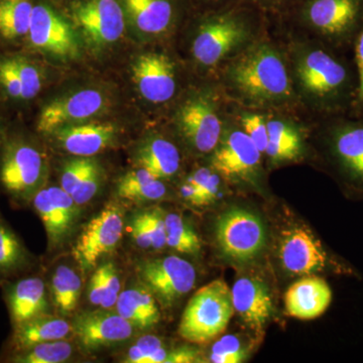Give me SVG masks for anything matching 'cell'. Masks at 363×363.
<instances>
[{"mask_svg": "<svg viewBox=\"0 0 363 363\" xmlns=\"http://www.w3.org/2000/svg\"><path fill=\"white\" fill-rule=\"evenodd\" d=\"M247 26L233 16H215L200 25L192 42V54L200 66L219 65L250 38Z\"/></svg>", "mask_w": 363, "mask_h": 363, "instance_id": "cell-12", "label": "cell"}, {"mask_svg": "<svg viewBox=\"0 0 363 363\" xmlns=\"http://www.w3.org/2000/svg\"><path fill=\"white\" fill-rule=\"evenodd\" d=\"M69 13L84 50L95 56L123 40L126 21L121 0H73Z\"/></svg>", "mask_w": 363, "mask_h": 363, "instance_id": "cell-7", "label": "cell"}, {"mask_svg": "<svg viewBox=\"0 0 363 363\" xmlns=\"http://www.w3.org/2000/svg\"><path fill=\"white\" fill-rule=\"evenodd\" d=\"M247 358V350L240 339L233 335L223 336L214 344L210 359L214 363H240Z\"/></svg>", "mask_w": 363, "mask_h": 363, "instance_id": "cell-35", "label": "cell"}, {"mask_svg": "<svg viewBox=\"0 0 363 363\" xmlns=\"http://www.w3.org/2000/svg\"><path fill=\"white\" fill-rule=\"evenodd\" d=\"M269 143L266 154L274 162L293 161L302 152V138L297 128L281 119L267 121Z\"/></svg>", "mask_w": 363, "mask_h": 363, "instance_id": "cell-30", "label": "cell"}, {"mask_svg": "<svg viewBox=\"0 0 363 363\" xmlns=\"http://www.w3.org/2000/svg\"><path fill=\"white\" fill-rule=\"evenodd\" d=\"M162 346H164L162 341L156 336H143L138 339L135 345L131 346L128 350L125 362L150 363L155 353Z\"/></svg>", "mask_w": 363, "mask_h": 363, "instance_id": "cell-40", "label": "cell"}, {"mask_svg": "<svg viewBox=\"0 0 363 363\" xmlns=\"http://www.w3.org/2000/svg\"><path fill=\"white\" fill-rule=\"evenodd\" d=\"M119 133L116 123L97 119L63 126L48 138L56 140L59 147L72 156L92 157L113 147Z\"/></svg>", "mask_w": 363, "mask_h": 363, "instance_id": "cell-17", "label": "cell"}, {"mask_svg": "<svg viewBox=\"0 0 363 363\" xmlns=\"http://www.w3.org/2000/svg\"><path fill=\"white\" fill-rule=\"evenodd\" d=\"M72 330L85 350H94L128 340L133 336V326L118 313L102 308L79 314Z\"/></svg>", "mask_w": 363, "mask_h": 363, "instance_id": "cell-18", "label": "cell"}, {"mask_svg": "<svg viewBox=\"0 0 363 363\" xmlns=\"http://www.w3.org/2000/svg\"><path fill=\"white\" fill-rule=\"evenodd\" d=\"M295 75L303 93L320 111L331 117L352 108L357 96V71L323 45H310L298 52Z\"/></svg>", "mask_w": 363, "mask_h": 363, "instance_id": "cell-1", "label": "cell"}, {"mask_svg": "<svg viewBox=\"0 0 363 363\" xmlns=\"http://www.w3.org/2000/svg\"><path fill=\"white\" fill-rule=\"evenodd\" d=\"M130 233L133 240H135L138 247L143 248V250L152 248V238H150L149 230H147L140 215H138L133 219L130 227Z\"/></svg>", "mask_w": 363, "mask_h": 363, "instance_id": "cell-45", "label": "cell"}, {"mask_svg": "<svg viewBox=\"0 0 363 363\" xmlns=\"http://www.w3.org/2000/svg\"><path fill=\"white\" fill-rule=\"evenodd\" d=\"M357 71V89L351 112L353 116H363V23L353 44Z\"/></svg>", "mask_w": 363, "mask_h": 363, "instance_id": "cell-42", "label": "cell"}, {"mask_svg": "<svg viewBox=\"0 0 363 363\" xmlns=\"http://www.w3.org/2000/svg\"><path fill=\"white\" fill-rule=\"evenodd\" d=\"M71 330V325L66 320L45 313L13 327L11 350L13 352H16L37 344L66 339Z\"/></svg>", "mask_w": 363, "mask_h": 363, "instance_id": "cell-26", "label": "cell"}, {"mask_svg": "<svg viewBox=\"0 0 363 363\" xmlns=\"http://www.w3.org/2000/svg\"><path fill=\"white\" fill-rule=\"evenodd\" d=\"M123 233V211L108 205L93 217L73 247V257L83 269L96 266L98 260L117 247Z\"/></svg>", "mask_w": 363, "mask_h": 363, "instance_id": "cell-15", "label": "cell"}, {"mask_svg": "<svg viewBox=\"0 0 363 363\" xmlns=\"http://www.w3.org/2000/svg\"><path fill=\"white\" fill-rule=\"evenodd\" d=\"M95 162L92 157H76L66 162L60 179L61 187L72 196Z\"/></svg>", "mask_w": 363, "mask_h": 363, "instance_id": "cell-36", "label": "cell"}, {"mask_svg": "<svg viewBox=\"0 0 363 363\" xmlns=\"http://www.w3.org/2000/svg\"><path fill=\"white\" fill-rule=\"evenodd\" d=\"M108 264H102L98 267L92 278H91L89 284V300L91 304L94 306L101 305L106 291V276Z\"/></svg>", "mask_w": 363, "mask_h": 363, "instance_id": "cell-44", "label": "cell"}, {"mask_svg": "<svg viewBox=\"0 0 363 363\" xmlns=\"http://www.w3.org/2000/svg\"><path fill=\"white\" fill-rule=\"evenodd\" d=\"M30 264V255L18 236L0 217V276L18 274Z\"/></svg>", "mask_w": 363, "mask_h": 363, "instance_id": "cell-32", "label": "cell"}, {"mask_svg": "<svg viewBox=\"0 0 363 363\" xmlns=\"http://www.w3.org/2000/svg\"><path fill=\"white\" fill-rule=\"evenodd\" d=\"M199 359L198 350L188 346H183V347L168 351L164 363H192L199 362Z\"/></svg>", "mask_w": 363, "mask_h": 363, "instance_id": "cell-46", "label": "cell"}, {"mask_svg": "<svg viewBox=\"0 0 363 363\" xmlns=\"http://www.w3.org/2000/svg\"><path fill=\"white\" fill-rule=\"evenodd\" d=\"M121 281H119L116 267L111 262H108L106 276V291H105L104 298L100 307L106 310L114 307L116 305L117 300H118L119 295H121Z\"/></svg>", "mask_w": 363, "mask_h": 363, "instance_id": "cell-43", "label": "cell"}, {"mask_svg": "<svg viewBox=\"0 0 363 363\" xmlns=\"http://www.w3.org/2000/svg\"><path fill=\"white\" fill-rule=\"evenodd\" d=\"M113 105L111 91L104 85L76 86L45 99L35 116L38 135L49 136L63 126L97 121Z\"/></svg>", "mask_w": 363, "mask_h": 363, "instance_id": "cell-4", "label": "cell"}, {"mask_svg": "<svg viewBox=\"0 0 363 363\" xmlns=\"http://www.w3.org/2000/svg\"><path fill=\"white\" fill-rule=\"evenodd\" d=\"M227 79L238 94L252 104H279L292 98V80L285 61L269 45L245 50L229 67Z\"/></svg>", "mask_w": 363, "mask_h": 363, "instance_id": "cell-2", "label": "cell"}, {"mask_svg": "<svg viewBox=\"0 0 363 363\" xmlns=\"http://www.w3.org/2000/svg\"><path fill=\"white\" fill-rule=\"evenodd\" d=\"M180 192L182 197L186 201L195 205V206H204V205H207L199 189L193 185V184H191L190 182L187 181L182 185Z\"/></svg>", "mask_w": 363, "mask_h": 363, "instance_id": "cell-47", "label": "cell"}, {"mask_svg": "<svg viewBox=\"0 0 363 363\" xmlns=\"http://www.w3.org/2000/svg\"><path fill=\"white\" fill-rule=\"evenodd\" d=\"M166 193V186L161 179L140 167L126 173L117 185L119 197L133 202L157 201L162 199Z\"/></svg>", "mask_w": 363, "mask_h": 363, "instance_id": "cell-29", "label": "cell"}, {"mask_svg": "<svg viewBox=\"0 0 363 363\" xmlns=\"http://www.w3.org/2000/svg\"><path fill=\"white\" fill-rule=\"evenodd\" d=\"M176 125L192 149L208 154L216 149L222 136V123L213 97L208 92L192 93L179 105Z\"/></svg>", "mask_w": 363, "mask_h": 363, "instance_id": "cell-11", "label": "cell"}, {"mask_svg": "<svg viewBox=\"0 0 363 363\" xmlns=\"http://www.w3.org/2000/svg\"><path fill=\"white\" fill-rule=\"evenodd\" d=\"M167 245L176 252L195 255L201 250V240L181 215L169 213L164 216Z\"/></svg>", "mask_w": 363, "mask_h": 363, "instance_id": "cell-34", "label": "cell"}, {"mask_svg": "<svg viewBox=\"0 0 363 363\" xmlns=\"http://www.w3.org/2000/svg\"><path fill=\"white\" fill-rule=\"evenodd\" d=\"M72 354L73 346L65 339H61L16 351L9 359L16 363H60L67 362Z\"/></svg>", "mask_w": 363, "mask_h": 363, "instance_id": "cell-33", "label": "cell"}, {"mask_svg": "<svg viewBox=\"0 0 363 363\" xmlns=\"http://www.w3.org/2000/svg\"><path fill=\"white\" fill-rule=\"evenodd\" d=\"M116 312L133 327L147 330L160 321V310L150 292L143 289H130L119 295Z\"/></svg>", "mask_w": 363, "mask_h": 363, "instance_id": "cell-28", "label": "cell"}, {"mask_svg": "<svg viewBox=\"0 0 363 363\" xmlns=\"http://www.w3.org/2000/svg\"><path fill=\"white\" fill-rule=\"evenodd\" d=\"M332 302V291L325 279L309 277L296 281L286 291V310L290 316L313 320L323 315Z\"/></svg>", "mask_w": 363, "mask_h": 363, "instance_id": "cell-23", "label": "cell"}, {"mask_svg": "<svg viewBox=\"0 0 363 363\" xmlns=\"http://www.w3.org/2000/svg\"><path fill=\"white\" fill-rule=\"evenodd\" d=\"M262 152L243 130L224 136L214 150L212 166L217 173L231 179L252 175L260 164Z\"/></svg>", "mask_w": 363, "mask_h": 363, "instance_id": "cell-20", "label": "cell"}, {"mask_svg": "<svg viewBox=\"0 0 363 363\" xmlns=\"http://www.w3.org/2000/svg\"><path fill=\"white\" fill-rule=\"evenodd\" d=\"M305 18L334 47L353 45L363 23V0H310Z\"/></svg>", "mask_w": 363, "mask_h": 363, "instance_id": "cell-10", "label": "cell"}, {"mask_svg": "<svg viewBox=\"0 0 363 363\" xmlns=\"http://www.w3.org/2000/svg\"><path fill=\"white\" fill-rule=\"evenodd\" d=\"M32 202L44 224L50 247H58L73 229L78 205L61 186L40 189L33 196Z\"/></svg>", "mask_w": 363, "mask_h": 363, "instance_id": "cell-16", "label": "cell"}, {"mask_svg": "<svg viewBox=\"0 0 363 363\" xmlns=\"http://www.w3.org/2000/svg\"><path fill=\"white\" fill-rule=\"evenodd\" d=\"M23 49L44 61L59 65L78 61L84 51L72 21L44 0H35L32 23Z\"/></svg>", "mask_w": 363, "mask_h": 363, "instance_id": "cell-5", "label": "cell"}, {"mask_svg": "<svg viewBox=\"0 0 363 363\" xmlns=\"http://www.w3.org/2000/svg\"><path fill=\"white\" fill-rule=\"evenodd\" d=\"M234 314L231 289L223 279L202 286L182 315L179 334L191 343L204 344L226 330Z\"/></svg>", "mask_w": 363, "mask_h": 363, "instance_id": "cell-6", "label": "cell"}, {"mask_svg": "<svg viewBox=\"0 0 363 363\" xmlns=\"http://www.w3.org/2000/svg\"><path fill=\"white\" fill-rule=\"evenodd\" d=\"M187 181L199 189L207 205L213 202L218 196L220 180L218 175L213 173L211 169L206 168L197 169L189 177Z\"/></svg>", "mask_w": 363, "mask_h": 363, "instance_id": "cell-39", "label": "cell"}, {"mask_svg": "<svg viewBox=\"0 0 363 363\" xmlns=\"http://www.w3.org/2000/svg\"><path fill=\"white\" fill-rule=\"evenodd\" d=\"M150 234L154 250H162L167 245L166 221L160 210H150L140 214Z\"/></svg>", "mask_w": 363, "mask_h": 363, "instance_id": "cell-41", "label": "cell"}, {"mask_svg": "<svg viewBox=\"0 0 363 363\" xmlns=\"http://www.w3.org/2000/svg\"><path fill=\"white\" fill-rule=\"evenodd\" d=\"M329 155L346 185L363 193V116H333L327 128Z\"/></svg>", "mask_w": 363, "mask_h": 363, "instance_id": "cell-9", "label": "cell"}, {"mask_svg": "<svg viewBox=\"0 0 363 363\" xmlns=\"http://www.w3.org/2000/svg\"><path fill=\"white\" fill-rule=\"evenodd\" d=\"M101 169H100L99 164L96 162L86 174L83 180L81 181L80 185L76 189L75 192L72 194V198H73L76 204L80 206V205H84L86 203L90 202L97 194L100 185H101Z\"/></svg>", "mask_w": 363, "mask_h": 363, "instance_id": "cell-38", "label": "cell"}, {"mask_svg": "<svg viewBox=\"0 0 363 363\" xmlns=\"http://www.w3.org/2000/svg\"><path fill=\"white\" fill-rule=\"evenodd\" d=\"M35 0H0V50L23 49Z\"/></svg>", "mask_w": 363, "mask_h": 363, "instance_id": "cell-25", "label": "cell"}, {"mask_svg": "<svg viewBox=\"0 0 363 363\" xmlns=\"http://www.w3.org/2000/svg\"><path fill=\"white\" fill-rule=\"evenodd\" d=\"M215 236L222 255L238 262L255 259L267 243L262 221L241 208H233L217 219Z\"/></svg>", "mask_w": 363, "mask_h": 363, "instance_id": "cell-8", "label": "cell"}, {"mask_svg": "<svg viewBox=\"0 0 363 363\" xmlns=\"http://www.w3.org/2000/svg\"><path fill=\"white\" fill-rule=\"evenodd\" d=\"M9 123V121H7L6 112L0 107V138L4 135V130H6Z\"/></svg>", "mask_w": 363, "mask_h": 363, "instance_id": "cell-48", "label": "cell"}, {"mask_svg": "<svg viewBox=\"0 0 363 363\" xmlns=\"http://www.w3.org/2000/svg\"><path fill=\"white\" fill-rule=\"evenodd\" d=\"M47 173V157L40 145L9 123L0 138V189L14 202H30L44 187Z\"/></svg>", "mask_w": 363, "mask_h": 363, "instance_id": "cell-3", "label": "cell"}, {"mask_svg": "<svg viewBox=\"0 0 363 363\" xmlns=\"http://www.w3.org/2000/svg\"><path fill=\"white\" fill-rule=\"evenodd\" d=\"M6 300L13 327L45 314L48 302L44 281L39 277H26L9 284Z\"/></svg>", "mask_w": 363, "mask_h": 363, "instance_id": "cell-24", "label": "cell"}, {"mask_svg": "<svg viewBox=\"0 0 363 363\" xmlns=\"http://www.w3.org/2000/svg\"><path fill=\"white\" fill-rule=\"evenodd\" d=\"M241 124L243 131L262 154L266 152L267 143H269V131H267V121L259 114L245 113L241 116Z\"/></svg>", "mask_w": 363, "mask_h": 363, "instance_id": "cell-37", "label": "cell"}, {"mask_svg": "<svg viewBox=\"0 0 363 363\" xmlns=\"http://www.w3.org/2000/svg\"><path fill=\"white\" fill-rule=\"evenodd\" d=\"M138 167L147 169L157 179L176 175L181 166V156L175 145L162 136H152L135 152Z\"/></svg>", "mask_w": 363, "mask_h": 363, "instance_id": "cell-27", "label": "cell"}, {"mask_svg": "<svg viewBox=\"0 0 363 363\" xmlns=\"http://www.w3.org/2000/svg\"><path fill=\"white\" fill-rule=\"evenodd\" d=\"M234 312L253 330L264 328L274 313L271 293L264 281L242 277L231 289Z\"/></svg>", "mask_w": 363, "mask_h": 363, "instance_id": "cell-22", "label": "cell"}, {"mask_svg": "<svg viewBox=\"0 0 363 363\" xmlns=\"http://www.w3.org/2000/svg\"><path fill=\"white\" fill-rule=\"evenodd\" d=\"M130 78L138 94L150 104L171 101L178 87L175 64L164 52H145L135 56L130 64Z\"/></svg>", "mask_w": 363, "mask_h": 363, "instance_id": "cell-14", "label": "cell"}, {"mask_svg": "<svg viewBox=\"0 0 363 363\" xmlns=\"http://www.w3.org/2000/svg\"><path fill=\"white\" fill-rule=\"evenodd\" d=\"M82 281L77 272L67 266H60L52 274V297L55 305L64 315L71 314L77 308Z\"/></svg>", "mask_w": 363, "mask_h": 363, "instance_id": "cell-31", "label": "cell"}, {"mask_svg": "<svg viewBox=\"0 0 363 363\" xmlns=\"http://www.w3.org/2000/svg\"><path fill=\"white\" fill-rule=\"evenodd\" d=\"M279 255L281 264L291 274H311L330 264L322 243L305 227H295L284 234Z\"/></svg>", "mask_w": 363, "mask_h": 363, "instance_id": "cell-19", "label": "cell"}, {"mask_svg": "<svg viewBox=\"0 0 363 363\" xmlns=\"http://www.w3.org/2000/svg\"><path fill=\"white\" fill-rule=\"evenodd\" d=\"M138 274L150 292L167 307L191 292L197 279L195 267L176 255L145 260L138 264Z\"/></svg>", "mask_w": 363, "mask_h": 363, "instance_id": "cell-13", "label": "cell"}, {"mask_svg": "<svg viewBox=\"0 0 363 363\" xmlns=\"http://www.w3.org/2000/svg\"><path fill=\"white\" fill-rule=\"evenodd\" d=\"M126 26L140 40H154L169 32L175 20L173 0H121Z\"/></svg>", "mask_w": 363, "mask_h": 363, "instance_id": "cell-21", "label": "cell"}]
</instances>
